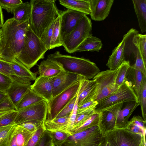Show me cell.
Instances as JSON below:
<instances>
[{"label":"cell","instance_id":"cell-39","mask_svg":"<svg viewBox=\"0 0 146 146\" xmlns=\"http://www.w3.org/2000/svg\"><path fill=\"white\" fill-rule=\"evenodd\" d=\"M95 112V110H93L77 114L72 129L70 132L82 125Z\"/></svg>","mask_w":146,"mask_h":146},{"label":"cell","instance_id":"cell-42","mask_svg":"<svg viewBox=\"0 0 146 146\" xmlns=\"http://www.w3.org/2000/svg\"><path fill=\"white\" fill-rule=\"evenodd\" d=\"M77 100V94L61 110L54 119L69 115L72 111Z\"/></svg>","mask_w":146,"mask_h":146},{"label":"cell","instance_id":"cell-34","mask_svg":"<svg viewBox=\"0 0 146 146\" xmlns=\"http://www.w3.org/2000/svg\"><path fill=\"white\" fill-rule=\"evenodd\" d=\"M100 112H95L84 123L79 127L71 130L70 133L71 135L82 131L98 124Z\"/></svg>","mask_w":146,"mask_h":146},{"label":"cell","instance_id":"cell-3","mask_svg":"<svg viewBox=\"0 0 146 146\" xmlns=\"http://www.w3.org/2000/svg\"><path fill=\"white\" fill-rule=\"evenodd\" d=\"M47 58L57 63L64 71L80 76L86 80L93 78L100 72L96 64L89 60L63 54L58 51L48 55Z\"/></svg>","mask_w":146,"mask_h":146},{"label":"cell","instance_id":"cell-51","mask_svg":"<svg viewBox=\"0 0 146 146\" xmlns=\"http://www.w3.org/2000/svg\"><path fill=\"white\" fill-rule=\"evenodd\" d=\"M15 125L0 128V146H1L4 138L11 131Z\"/></svg>","mask_w":146,"mask_h":146},{"label":"cell","instance_id":"cell-40","mask_svg":"<svg viewBox=\"0 0 146 146\" xmlns=\"http://www.w3.org/2000/svg\"><path fill=\"white\" fill-rule=\"evenodd\" d=\"M46 130L44 123L33 133L26 146H36Z\"/></svg>","mask_w":146,"mask_h":146},{"label":"cell","instance_id":"cell-55","mask_svg":"<svg viewBox=\"0 0 146 146\" xmlns=\"http://www.w3.org/2000/svg\"><path fill=\"white\" fill-rule=\"evenodd\" d=\"M5 111L3 112H0V117L1 116H2L4 114L6 113H7L8 112L10 111Z\"/></svg>","mask_w":146,"mask_h":146},{"label":"cell","instance_id":"cell-46","mask_svg":"<svg viewBox=\"0 0 146 146\" xmlns=\"http://www.w3.org/2000/svg\"><path fill=\"white\" fill-rule=\"evenodd\" d=\"M44 122L38 121H31L25 122L19 125L27 131L31 132H34Z\"/></svg>","mask_w":146,"mask_h":146},{"label":"cell","instance_id":"cell-13","mask_svg":"<svg viewBox=\"0 0 146 146\" xmlns=\"http://www.w3.org/2000/svg\"><path fill=\"white\" fill-rule=\"evenodd\" d=\"M123 103L111 107L100 112L98 126L104 137L115 129L116 120Z\"/></svg>","mask_w":146,"mask_h":146},{"label":"cell","instance_id":"cell-23","mask_svg":"<svg viewBox=\"0 0 146 146\" xmlns=\"http://www.w3.org/2000/svg\"><path fill=\"white\" fill-rule=\"evenodd\" d=\"M59 2L68 9L82 12L86 15L90 13L89 0H60Z\"/></svg>","mask_w":146,"mask_h":146},{"label":"cell","instance_id":"cell-10","mask_svg":"<svg viewBox=\"0 0 146 146\" xmlns=\"http://www.w3.org/2000/svg\"><path fill=\"white\" fill-rule=\"evenodd\" d=\"M118 68L114 70L109 69L100 72L93 78L97 83L96 92L93 100L98 101L118 90L119 87L115 85V82Z\"/></svg>","mask_w":146,"mask_h":146},{"label":"cell","instance_id":"cell-48","mask_svg":"<svg viewBox=\"0 0 146 146\" xmlns=\"http://www.w3.org/2000/svg\"><path fill=\"white\" fill-rule=\"evenodd\" d=\"M15 110V107L7 97L0 102V112Z\"/></svg>","mask_w":146,"mask_h":146},{"label":"cell","instance_id":"cell-24","mask_svg":"<svg viewBox=\"0 0 146 146\" xmlns=\"http://www.w3.org/2000/svg\"><path fill=\"white\" fill-rule=\"evenodd\" d=\"M134 10L142 33L146 31V0H133Z\"/></svg>","mask_w":146,"mask_h":146},{"label":"cell","instance_id":"cell-32","mask_svg":"<svg viewBox=\"0 0 146 146\" xmlns=\"http://www.w3.org/2000/svg\"><path fill=\"white\" fill-rule=\"evenodd\" d=\"M133 42L138 50L145 65L146 66V35L139 33L135 35Z\"/></svg>","mask_w":146,"mask_h":146},{"label":"cell","instance_id":"cell-22","mask_svg":"<svg viewBox=\"0 0 146 146\" xmlns=\"http://www.w3.org/2000/svg\"><path fill=\"white\" fill-rule=\"evenodd\" d=\"M143 75L140 71L130 66L127 70L125 77V80L128 82L134 91L138 98L139 102L140 88Z\"/></svg>","mask_w":146,"mask_h":146},{"label":"cell","instance_id":"cell-47","mask_svg":"<svg viewBox=\"0 0 146 146\" xmlns=\"http://www.w3.org/2000/svg\"><path fill=\"white\" fill-rule=\"evenodd\" d=\"M97 104V101L92 100L78 106L77 110V114L88 110H95Z\"/></svg>","mask_w":146,"mask_h":146},{"label":"cell","instance_id":"cell-27","mask_svg":"<svg viewBox=\"0 0 146 146\" xmlns=\"http://www.w3.org/2000/svg\"><path fill=\"white\" fill-rule=\"evenodd\" d=\"M31 4L30 2L22 3L18 5L13 12V18L19 23L29 19L31 13Z\"/></svg>","mask_w":146,"mask_h":146},{"label":"cell","instance_id":"cell-8","mask_svg":"<svg viewBox=\"0 0 146 146\" xmlns=\"http://www.w3.org/2000/svg\"><path fill=\"white\" fill-rule=\"evenodd\" d=\"M104 137L98 125L70 135L60 146H102Z\"/></svg>","mask_w":146,"mask_h":146},{"label":"cell","instance_id":"cell-52","mask_svg":"<svg viewBox=\"0 0 146 146\" xmlns=\"http://www.w3.org/2000/svg\"><path fill=\"white\" fill-rule=\"evenodd\" d=\"M2 9L1 7L0 6V29L2 27L4 24Z\"/></svg>","mask_w":146,"mask_h":146},{"label":"cell","instance_id":"cell-26","mask_svg":"<svg viewBox=\"0 0 146 146\" xmlns=\"http://www.w3.org/2000/svg\"><path fill=\"white\" fill-rule=\"evenodd\" d=\"M12 70L15 75L21 78L35 80L36 78V73L31 72L25 65L15 58L11 62Z\"/></svg>","mask_w":146,"mask_h":146},{"label":"cell","instance_id":"cell-25","mask_svg":"<svg viewBox=\"0 0 146 146\" xmlns=\"http://www.w3.org/2000/svg\"><path fill=\"white\" fill-rule=\"evenodd\" d=\"M45 100L29 88L19 102L15 107V110L19 111L27 107Z\"/></svg>","mask_w":146,"mask_h":146},{"label":"cell","instance_id":"cell-21","mask_svg":"<svg viewBox=\"0 0 146 146\" xmlns=\"http://www.w3.org/2000/svg\"><path fill=\"white\" fill-rule=\"evenodd\" d=\"M139 105V103L134 101L128 102L125 107L119 112L115 122V129L126 128L128 124L129 117Z\"/></svg>","mask_w":146,"mask_h":146},{"label":"cell","instance_id":"cell-6","mask_svg":"<svg viewBox=\"0 0 146 146\" xmlns=\"http://www.w3.org/2000/svg\"><path fill=\"white\" fill-rule=\"evenodd\" d=\"M132 101L139 103L135 93L125 80L115 92L98 101L95 110L96 112H100L117 104Z\"/></svg>","mask_w":146,"mask_h":146},{"label":"cell","instance_id":"cell-49","mask_svg":"<svg viewBox=\"0 0 146 146\" xmlns=\"http://www.w3.org/2000/svg\"><path fill=\"white\" fill-rule=\"evenodd\" d=\"M52 143V139L46 130L36 146H50Z\"/></svg>","mask_w":146,"mask_h":146},{"label":"cell","instance_id":"cell-53","mask_svg":"<svg viewBox=\"0 0 146 146\" xmlns=\"http://www.w3.org/2000/svg\"><path fill=\"white\" fill-rule=\"evenodd\" d=\"M10 146H18L15 136V134L13 137L11 143L10 144Z\"/></svg>","mask_w":146,"mask_h":146},{"label":"cell","instance_id":"cell-14","mask_svg":"<svg viewBox=\"0 0 146 146\" xmlns=\"http://www.w3.org/2000/svg\"><path fill=\"white\" fill-rule=\"evenodd\" d=\"M10 77L13 82L6 94L15 107L21 100L28 89L30 88L31 82L29 79L15 75Z\"/></svg>","mask_w":146,"mask_h":146},{"label":"cell","instance_id":"cell-4","mask_svg":"<svg viewBox=\"0 0 146 146\" xmlns=\"http://www.w3.org/2000/svg\"><path fill=\"white\" fill-rule=\"evenodd\" d=\"M47 50L44 43L30 27L26 34L23 46L15 59L30 70L40 60L44 58Z\"/></svg>","mask_w":146,"mask_h":146},{"label":"cell","instance_id":"cell-19","mask_svg":"<svg viewBox=\"0 0 146 146\" xmlns=\"http://www.w3.org/2000/svg\"><path fill=\"white\" fill-rule=\"evenodd\" d=\"M125 60L124 42L122 39L112 50L106 65L110 70H114L117 69Z\"/></svg>","mask_w":146,"mask_h":146},{"label":"cell","instance_id":"cell-12","mask_svg":"<svg viewBox=\"0 0 146 146\" xmlns=\"http://www.w3.org/2000/svg\"><path fill=\"white\" fill-rule=\"evenodd\" d=\"M85 15L82 12L69 9L60 13V35L62 43Z\"/></svg>","mask_w":146,"mask_h":146},{"label":"cell","instance_id":"cell-54","mask_svg":"<svg viewBox=\"0 0 146 146\" xmlns=\"http://www.w3.org/2000/svg\"><path fill=\"white\" fill-rule=\"evenodd\" d=\"M7 96L6 94L0 92V102L3 100Z\"/></svg>","mask_w":146,"mask_h":146},{"label":"cell","instance_id":"cell-16","mask_svg":"<svg viewBox=\"0 0 146 146\" xmlns=\"http://www.w3.org/2000/svg\"><path fill=\"white\" fill-rule=\"evenodd\" d=\"M91 19L96 21L104 20L109 15L113 0H89Z\"/></svg>","mask_w":146,"mask_h":146},{"label":"cell","instance_id":"cell-31","mask_svg":"<svg viewBox=\"0 0 146 146\" xmlns=\"http://www.w3.org/2000/svg\"><path fill=\"white\" fill-rule=\"evenodd\" d=\"M34 132H30L19 125H16L15 136L17 146H26L29 139Z\"/></svg>","mask_w":146,"mask_h":146},{"label":"cell","instance_id":"cell-38","mask_svg":"<svg viewBox=\"0 0 146 146\" xmlns=\"http://www.w3.org/2000/svg\"><path fill=\"white\" fill-rule=\"evenodd\" d=\"M18 111L14 110L9 111L0 117V128L15 125L14 121Z\"/></svg>","mask_w":146,"mask_h":146},{"label":"cell","instance_id":"cell-20","mask_svg":"<svg viewBox=\"0 0 146 146\" xmlns=\"http://www.w3.org/2000/svg\"><path fill=\"white\" fill-rule=\"evenodd\" d=\"M38 66L39 76L53 78L64 70L57 63L48 58L41 61Z\"/></svg>","mask_w":146,"mask_h":146},{"label":"cell","instance_id":"cell-15","mask_svg":"<svg viewBox=\"0 0 146 146\" xmlns=\"http://www.w3.org/2000/svg\"><path fill=\"white\" fill-rule=\"evenodd\" d=\"M83 79H84L80 76L64 70L62 71L52 78V97Z\"/></svg>","mask_w":146,"mask_h":146},{"label":"cell","instance_id":"cell-18","mask_svg":"<svg viewBox=\"0 0 146 146\" xmlns=\"http://www.w3.org/2000/svg\"><path fill=\"white\" fill-rule=\"evenodd\" d=\"M97 88V83L95 80H82L77 94L78 106L93 100Z\"/></svg>","mask_w":146,"mask_h":146},{"label":"cell","instance_id":"cell-45","mask_svg":"<svg viewBox=\"0 0 146 146\" xmlns=\"http://www.w3.org/2000/svg\"><path fill=\"white\" fill-rule=\"evenodd\" d=\"M0 73L9 77L15 75L11 62L0 58Z\"/></svg>","mask_w":146,"mask_h":146},{"label":"cell","instance_id":"cell-36","mask_svg":"<svg viewBox=\"0 0 146 146\" xmlns=\"http://www.w3.org/2000/svg\"><path fill=\"white\" fill-rule=\"evenodd\" d=\"M46 131L52 139L54 146H60L70 135L65 132L58 130Z\"/></svg>","mask_w":146,"mask_h":146},{"label":"cell","instance_id":"cell-43","mask_svg":"<svg viewBox=\"0 0 146 146\" xmlns=\"http://www.w3.org/2000/svg\"><path fill=\"white\" fill-rule=\"evenodd\" d=\"M136 61L135 63L130 67L141 72L144 75L146 76V66L138 50L137 51Z\"/></svg>","mask_w":146,"mask_h":146},{"label":"cell","instance_id":"cell-5","mask_svg":"<svg viewBox=\"0 0 146 146\" xmlns=\"http://www.w3.org/2000/svg\"><path fill=\"white\" fill-rule=\"evenodd\" d=\"M145 138L125 129H115L104 137L102 146H146Z\"/></svg>","mask_w":146,"mask_h":146},{"label":"cell","instance_id":"cell-30","mask_svg":"<svg viewBox=\"0 0 146 146\" xmlns=\"http://www.w3.org/2000/svg\"><path fill=\"white\" fill-rule=\"evenodd\" d=\"M139 33L138 31L133 28H131L125 35L123 40L124 42V53L129 56L133 54L136 57L137 48L134 44L133 40L135 35Z\"/></svg>","mask_w":146,"mask_h":146},{"label":"cell","instance_id":"cell-7","mask_svg":"<svg viewBox=\"0 0 146 146\" xmlns=\"http://www.w3.org/2000/svg\"><path fill=\"white\" fill-rule=\"evenodd\" d=\"M92 23L90 19L85 15L72 32L62 43L68 53L76 52L79 45L87 38L92 36Z\"/></svg>","mask_w":146,"mask_h":146},{"label":"cell","instance_id":"cell-35","mask_svg":"<svg viewBox=\"0 0 146 146\" xmlns=\"http://www.w3.org/2000/svg\"><path fill=\"white\" fill-rule=\"evenodd\" d=\"M139 103L144 120L146 121V76L143 75L141 85Z\"/></svg>","mask_w":146,"mask_h":146},{"label":"cell","instance_id":"cell-41","mask_svg":"<svg viewBox=\"0 0 146 146\" xmlns=\"http://www.w3.org/2000/svg\"><path fill=\"white\" fill-rule=\"evenodd\" d=\"M22 3L21 0H0V6L8 12L13 13L15 8Z\"/></svg>","mask_w":146,"mask_h":146},{"label":"cell","instance_id":"cell-57","mask_svg":"<svg viewBox=\"0 0 146 146\" xmlns=\"http://www.w3.org/2000/svg\"><path fill=\"white\" fill-rule=\"evenodd\" d=\"M1 28L0 29V35H1Z\"/></svg>","mask_w":146,"mask_h":146},{"label":"cell","instance_id":"cell-37","mask_svg":"<svg viewBox=\"0 0 146 146\" xmlns=\"http://www.w3.org/2000/svg\"><path fill=\"white\" fill-rule=\"evenodd\" d=\"M130 66L129 61L125 60L119 67L115 82V85L118 87H119L125 81L127 72Z\"/></svg>","mask_w":146,"mask_h":146},{"label":"cell","instance_id":"cell-17","mask_svg":"<svg viewBox=\"0 0 146 146\" xmlns=\"http://www.w3.org/2000/svg\"><path fill=\"white\" fill-rule=\"evenodd\" d=\"M52 78L39 76L31 86V89L47 102L52 98Z\"/></svg>","mask_w":146,"mask_h":146},{"label":"cell","instance_id":"cell-9","mask_svg":"<svg viewBox=\"0 0 146 146\" xmlns=\"http://www.w3.org/2000/svg\"><path fill=\"white\" fill-rule=\"evenodd\" d=\"M81 80L77 82L53 97L48 102L45 120L51 121L54 119L61 110L77 94Z\"/></svg>","mask_w":146,"mask_h":146},{"label":"cell","instance_id":"cell-50","mask_svg":"<svg viewBox=\"0 0 146 146\" xmlns=\"http://www.w3.org/2000/svg\"><path fill=\"white\" fill-rule=\"evenodd\" d=\"M15 125L13 126L11 131L4 138L1 146H10L15 134Z\"/></svg>","mask_w":146,"mask_h":146},{"label":"cell","instance_id":"cell-28","mask_svg":"<svg viewBox=\"0 0 146 146\" xmlns=\"http://www.w3.org/2000/svg\"><path fill=\"white\" fill-rule=\"evenodd\" d=\"M102 46L101 40L95 36H92L87 38L79 45L76 52L86 51L99 52Z\"/></svg>","mask_w":146,"mask_h":146},{"label":"cell","instance_id":"cell-44","mask_svg":"<svg viewBox=\"0 0 146 146\" xmlns=\"http://www.w3.org/2000/svg\"><path fill=\"white\" fill-rule=\"evenodd\" d=\"M12 82L10 77L0 73V92L6 94Z\"/></svg>","mask_w":146,"mask_h":146},{"label":"cell","instance_id":"cell-2","mask_svg":"<svg viewBox=\"0 0 146 146\" xmlns=\"http://www.w3.org/2000/svg\"><path fill=\"white\" fill-rule=\"evenodd\" d=\"M55 0H31L29 19L32 31L44 43L48 29L60 15Z\"/></svg>","mask_w":146,"mask_h":146},{"label":"cell","instance_id":"cell-56","mask_svg":"<svg viewBox=\"0 0 146 146\" xmlns=\"http://www.w3.org/2000/svg\"><path fill=\"white\" fill-rule=\"evenodd\" d=\"M50 146H54V145L53 144V143H52Z\"/></svg>","mask_w":146,"mask_h":146},{"label":"cell","instance_id":"cell-29","mask_svg":"<svg viewBox=\"0 0 146 146\" xmlns=\"http://www.w3.org/2000/svg\"><path fill=\"white\" fill-rule=\"evenodd\" d=\"M126 129L131 132L146 136V121L140 116L134 115L128 122Z\"/></svg>","mask_w":146,"mask_h":146},{"label":"cell","instance_id":"cell-1","mask_svg":"<svg viewBox=\"0 0 146 146\" xmlns=\"http://www.w3.org/2000/svg\"><path fill=\"white\" fill-rule=\"evenodd\" d=\"M29 19L19 23L13 18L6 21L1 28L0 58L11 62L15 58L24 44Z\"/></svg>","mask_w":146,"mask_h":146},{"label":"cell","instance_id":"cell-33","mask_svg":"<svg viewBox=\"0 0 146 146\" xmlns=\"http://www.w3.org/2000/svg\"><path fill=\"white\" fill-rule=\"evenodd\" d=\"M60 15L54 22V27L50 41V49L62 46L60 35Z\"/></svg>","mask_w":146,"mask_h":146},{"label":"cell","instance_id":"cell-11","mask_svg":"<svg viewBox=\"0 0 146 146\" xmlns=\"http://www.w3.org/2000/svg\"><path fill=\"white\" fill-rule=\"evenodd\" d=\"M48 102L43 100L36 104L18 111L15 119V125L31 121L44 122L46 118Z\"/></svg>","mask_w":146,"mask_h":146}]
</instances>
